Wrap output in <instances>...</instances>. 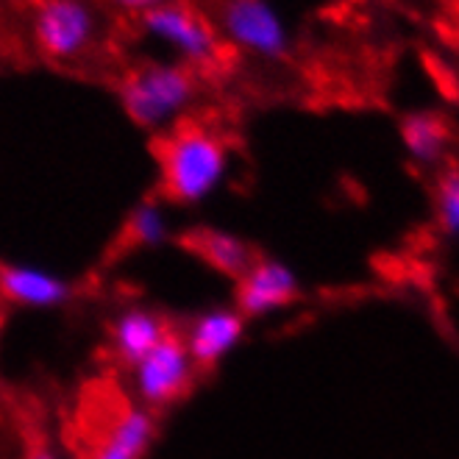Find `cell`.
<instances>
[{
	"instance_id": "9a60e30c",
	"label": "cell",
	"mask_w": 459,
	"mask_h": 459,
	"mask_svg": "<svg viewBox=\"0 0 459 459\" xmlns=\"http://www.w3.org/2000/svg\"><path fill=\"white\" fill-rule=\"evenodd\" d=\"M437 226L446 237H459V170H446L437 181Z\"/></svg>"
},
{
	"instance_id": "7c38bea8",
	"label": "cell",
	"mask_w": 459,
	"mask_h": 459,
	"mask_svg": "<svg viewBox=\"0 0 459 459\" xmlns=\"http://www.w3.org/2000/svg\"><path fill=\"white\" fill-rule=\"evenodd\" d=\"M448 126L437 115H410L401 123V140L418 165H437L448 148Z\"/></svg>"
},
{
	"instance_id": "2e32d148",
	"label": "cell",
	"mask_w": 459,
	"mask_h": 459,
	"mask_svg": "<svg viewBox=\"0 0 459 459\" xmlns=\"http://www.w3.org/2000/svg\"><path fill=\"white\" fill-rule=\"evenodd\" d=\"M112 4H117L123 9H148V6L159 4V0H112Z\"/></svg>"
},
{
	"instance_id": "52a82bcc",
	"label": "cell",
	"mask_w": 459,
	"mask_h": 459,
	"mask_svg": "<svg viewBox=\"0 0 459 459\" xmlns=\"http://www.w3.org/2000/svg\"><path fill=\"white\" fill-rule=\"evenodd\" d=\"M0 295L17 307L29 309H56L70 301V281L50 273L45 267L6 264L0 267Z\"/></svg>"
},
{
	"instance_id": "9c48e42d",
	"label": "cell",
	"mask_w": 459,
	"mask_h": 459,
	"mask_svg": "<svg viewBox=\"0 0 459 459\" xmlns=\"http://www.w3.org/2000/svg\"><path fill=\"white\" fill-rule=\"evenodd\" d=\"M226 29L239 45L267 56H279L287 48L281 22L264 0H231L226 6Z\"/></svg>"
},
{
	"instance_id": "8fae6325",
	"label": "cell",
	"mask_w": 459,
	"mask_h": 459,
	"mask_svg": "<svg viewBox=\"0 0 459 459\" xmlns=\"http://www.w3.org/2000/svg\"><path fill=\"white\" fill-rule=\"evenodd\" d=\"M153 440V418L148 410H128L112 426L109 437L92 459H143Z\"/></svg>"
},
{
	"instance_id": "5bb4252c",
	"label": "cell",
	"mask_w": 459,
	"mask_h": 459,
	"mask_svg": "<svg viewBox=\"0 0 459 459\" xmlns=\"http://www.w3.org/2000/svg\"><path fill=\"white\" fill-rule=\"evenodd\" d=\"M128 234H131L134 242H137V246L156 248V246H161V242H168L170 223L165 218V212H161L156 204H143V206H137L131 212Z\"/></svg>"
},
{
	"instance_id": "ba28073f",
	"label": "cell",
	"mask_w": 459,
	"mask_h": 459,
	"mask_svg": "<svg viewBox=\"0 0 459 459\" xmlns=\"http://www.w3.org/2000/svg\"><path fill=\"white\" fill-rule=\"evenodd\" d=\"M92 29L90 12L75 4V0H45L37 17V37L39 45L50 56H73L84 48Z\"/></svg>"
},
{
	"instance_id": "7a4b0ae2",
	"label": "cell",
	"mask_w": 459,
	"mask_h": 459,
	"mask_svg": "<svg viewBox=\"0 0 459 459\" xmlns=\"http://www.w3.org/2000/svg\"><path fill=\"white\" fill-rule=\"evenodd\" d=\"M193 98V75L181 67H145L123 84L126 112L145 128L165 126Z\"/></svg>"
},
{
	"instance_id": "6da1fadb",
	"label": "cell",
	"mask_w": 459,
	"mask_h": 459,
	"mask_svg": "<svg viewBox=\"0 0 459 459\" xmlns=\"http://www.w3.org/2000/svg\"><path fill=\"white\" fill-rule=\"evenodd\" d=\"M161 170L170 198L178 204L206 201L226 178L229 153L214 134L198 126H181L161 143Z\"/></svg>"
},
{
	"instance_id": "8992f818",
	"label": "cell",
	"mask_w": 459,
	"mask_h": 459,
	"mask_svg": "<svg viewBox=\"0 0 459 459\" xmlns=\"http://www.w3.org/2000/svg\"><path fill=\"white\" fill-rule=\"evenodd\" d=\"M148 29L176 42L195 62H221V45L209 22L186 6H156L145 17Z\"/></svg>"
},
{
	"instance_id": "277c9868",
	"label": "cell",
	"mask_w": 459,
	"mask_h": 459,
	"mask_svg": "<svg viewBox=\"0 0 459 459\" xmlns=\"http://www.w3.org/2000/svg\"><path fill=\"white\" fill-rule=\"evenodd\" d=\"M237 312L242 317H264L290 307L299 295V276L279 259H262L237 279Z\"/></svg>"
},
{
	"instance_id": "5b68a950",
	"label": "cell",
	"mask_w": 459,
	"mask_h": 459,
	"mask_svg": "<svg viewBox=\"0 0 459 459\" xmlns=\"http://www.w3.org/2000/svg\"><path fill=\"white\" fill-rule=\"evenodd\" d=\"M246 334V317L237 309H209L195 317L184 345L201 368L221 365Z\"/></svg>"
},
{
	"instance_id": "e0dca14e",
	"label": "cell",
	"mask_w": 459,
	"mask_h": 459,
	"mask_svg": "<svg viewBox=\"0 0 459 459\" xmlns=\"http://www.w3.org/2000/svg\"><path fill=\"white\" fill-rule=\"evenodd\" d=\"M29 459H59V456H56V451L48 448V446H34L29 451Z\"/></svg>"
},
{
	"instance_id": "4fadbf2b",
	"label": "cell",
	"mask_w": 459,
	"mask_h": 459,
	"mask_svg": "<svg viewBox=\"0 0 459 459\" xmlns=\"http://www.w3.org/2000/svg\"><path fill=\"white\" fill-rule=\"evenodd\" d=\"M198 251L214 270H221L231 279H242L254 264V251L248 242H242L229 231H204L198 237Z\"/></svg>"
},
{
	"instance_id": "30bf717a",
	"label": "cell",
	"mask_w": 459,
	"mask_h": 459,
	"mask_svg": "<svg viewBox=\"0 0 459 459\" xmlns=\"http://www.w3.org/2000/svg\"><path fill=\"white\" fill-rule=\"evenodd\" d=\"M170 332L156 312L151 309H126L112 323V354L120 365L137 368L151 351L165 340Z\"/></svg>"
},
{
	"instance_id": "3957f363",
	"label": "cell",
	"mask_w": 459,
	"mask_h": 459,
	"mask_svg": "<svg viewBox=\"0 0 459 459\" xmlns=\"http://www.w3.org/2000/svg\"><path fill=\"white\" fill-rule=\"evenodd\" d=\"M193 373L195 362L184 340L168 334L137 368H131L134 393L140 395L145 407H165L190 387Z\"/></svg>"
}]
</instances>
